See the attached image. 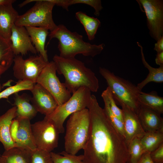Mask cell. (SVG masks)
Listing matches in <instances>:
<instances>
[{"instance_id": "6da1fadb", "label": "cell", "mask_w": 163, "mask_h": 163, "mask_svg": "<svg viewBox=\"0 0 163 163\" xmlns=\"http://www.w3.org/2000/svg\"><path fill=\"white\" fill-rule=\"evenodd\" d=\"M88 108L90 128L83 149L84 163H127L129 154L125 138L109 121L94 95Z\"/></svg>"}, {"instance_id": "7a4b0ae2", "label": "cell", "mask_w": 163, "mask_h": 163, "mask_svg": "<svg viewBox=\"0 0 163 163\" xmlns=\"http://www.w3.org/2000/svg\"><path fill=\"white\" fill-rule=\"evenodd\" d=\"M56 72L62 75L64 83L72 94L81 88L96 92L99 88V81L94 72L86 67L84 62L75 58H65L57 55L53 58Z\"/></svg>"}, {"instance_id": "3957f363", "label": "cell", "mask_w": 163, "mask_h": 163, "mask_svg": "<svg viewBox=\"0 0 163 163\" xmlns=\"http://www.w3.org/2000/svg\"><path fill=\"white\" fill-rule=\"evenodd\" d=\"M48 35L49 42L53 38L58 40L59 56L65 58H75L78 54L94 57L100 54L105 46L104 43L92 44L85 41L82 35L71 31L62 24L57 25Z\"/></svg>"}, {"instance_id": "277c9868", "label": "cell", "mask_w": 163, "mask_h": 163, "mask_svg": "<svg viewBox=\"0 0 163 163\" xmlns=\"http://www.w3.org/2000/svg\"><path fill=\"white\" fill-rule=\"evenodd\" d=\"M90 128V118L88 108L71 115L66 125L65 151L75 155L83 149L89 138Z\"/></svg>"}, {"instance_id": "5b68a950", "label": "cell", "mask_w": 163, "mask_h": 163, "mask_svg": "<svg viewBox=\"0 0 163 163\" xmlns=\"http://www.w3.org/2000/svg\"><path fill=\"white\" fill-rule=\"evenodd\" d=\"M99 72L105 79L117 104L124 105L136 113L140 106L138 95L142 91L130 82L106 68L100 67Z\"/></svg>"}, {"instance_id": "8992f818", "label": "cell", "mask_w": 163, "mask_h": 163, "mask_svg": "<svg viewBox=\"0 0 163 163\" xmlns=\"http://www.w3.org/2000/svg\"><path fill=\"white\" fill-rule=\"evenodd\" d=\"M35 2L34 5L25 13L19 15L15 24L19 26L43 27L52 31L57 27L53 19L52 11L55 4L52 0H27L19 5L21 8Z\"/></svg>"}, {"instance_id": "52a82bcc", "label": "cell", "mask_w": 163, "mask_h": 163, "mask_svg": "<svg viewBox=\"0 0 163 163\" xmlns=\"http://www.w3.org/2000/svg\"><path fill=\"white\" fill-rule=\"evenodd\" d=\"M91 91L88 88H81L72 94L66 102L58 105L50 114L44 118L52 122L60 133L64 132L63 123L66 119L72 114L87 108L89 104Z\"/></svg>"}, {"instance_id": "ba28073f", "label": "cell", "mask_w": 163, "mask_h": 163, "mask_svg": "<svg viewBox=\"0 0 163 163\" xmlns=\"http://www.w3.org/2000/svg\"><path fill=\"white\" fill-rule=\"evenodd\" d=\"M56 72L54 62H49L41 72L36 83L41 85L51 94L58 105H60L68 101L72 95L64 83L60 82Z\"/></svg>"}, {"instance_id": "9c48e42d", "label": "cell", "mask_w": 163, "mask_h": 163, "mask_svg": "<svg viewBox=\"0 0 163 163\" xmlns=\"http://www.w3.org/2000/svg\"><path fill=\"white\" fill-rule=\"evenodd\" d=\"M13 75L18 80H28L34 84L47 63L40 55L31 56L24 59L20 55L15 56Z\"/></svg>"}, {"instance_id": "30bf717a", "label": "cell", "mask_w": 163, "mask_h": 163, "mask_svg": "<svg viewBox=\"0 0 163 163\" xmlns=\"http://www.w3.org/2000/svg\"><path fill=\"white\" fill-rule=\"evenodd\" d=\"M37 148L52 152L58 146V129L51 121L45 118L31 125Z\"/></svg>"}, {"instance_id": "8fae6325", "label": "cell", "mask_w": 163, "mask_h": 163, "mask_svg": "<svg viewBox=\"0 0 163 163\" xmlns=\"http://www.w3.org/2000/svg\"><path fill=\"white\" fill-rule=\"evenodd\" d=\"M147 18L150 36L156 41L163 36V1L136 0Z\"/></svg>"}, {"instance_id": "7c38bea8", "label": "cell", "mask_w": 163, "mask_h": 163, "mask_svg": "<svg viewBox=\"0 0 163 163\" xmlns=\"http://www.w3.org/2000/svg\"><path fill=\"white\" fill-rule=\"evenodd\" d=\"M10 46L14 56L26 55L28 52L37 53L25 27L15 24L11 29L10 38Z\"/></svg>"}, {"instance_id": "4fadbf2b", "label": "cell", "mask_w": 163, "mask_h": 163, "mask_svg": "<svg viewBox=\"0 0 163 163\" xmlns=\"http://www.w3.org/2000/svg\"><path fill=\"white\" fill-rule=\"evenodd\" d=\"M31 91L33 96L30 101L37 112L47 116L52 113L58 106L53 96L39 84H35Z\"/></svg>"}, {"instance_id": "5bb4252c", "label": "cell", "mask_w": 163, "mask_h": 163, "mask_svg": "<svg viewBox=\"0 0 163 163\" xmlns=\"http://www.w3.org/2000/svg\"><path fill=\"white\" fill-rule=\"evenodd\" d=\"M125 138L128 145L135 138H141L146 132L143 129L137 114L127 107L122 105Z\"/></svg>"}, {"instance_id": "9a60e30c", "label": "cell", "mask_w": 163, "mask_h": 163, "mask_svg": "<svg viewBox=\"0 0 163 163\" xmlns=\"http://www.w3.org/2000/svg\"><path fill=\"white\" fill-rule=\"evenodd\" d=\"M12 4L0 6V36L9 42L12 28L19 16Z\"/></svg>"}, {"instance_id": "2e32d148", "label": "cell", "mask_w": 163, "mask_h": 163, "mask_svg": "<svg viewBox=\"0 0 163 163\" xmlns=\"http://www.w3.org/2000/svg\"><path fill=\"white\" fill-rule=\"evenodd\" d=\"M18 120L19 121V126L15 142L16 147L30 152L34 150L37 147L32 132L30 120L27 118Z\"/></svg>"}, {"instance_id": "e0dca14e", "label": "cell", "mask_w": 163, "mask_h": 163, "mask_svg": "<svg viewBox=\"0 0 163 163\" xmlns=\"http://www.w3.org/2000/svg\"><path fill=\"white\" fill-rule=\"evenodd\" d=\"M136 114L141 126L146 132L155 131L163 128V119L161 114L140 105Z\"/></svg>"}, {"instance_id": "ac0fdd59", "label": "cell", "mask_w": 163, "mask_h": 163, "mask_svg": "<svg viewBox=\"0 0 163 163\" xmlns=\"http://www.w3.org/2000/svg\"><path fill=\"white\" fill-rule=\"evenodd\" d=\"M16 107L14 106L0 116V142L5 150L16 147L10 133V127L13 119L16 117Z\"/></svg>"}, {"instance_id": "d6986e66", "label": "cell", "mask_w": 163, "mask_h": 163, "mask_svg": "<svg viewBox=\"0 0 163 163\" xmlns=\"http://www.w3.org/2000/svg\"><path fill=\"white\" fill-rule=\"evenodd\" d=\"M37 53H40L44 60L49 62L47 51L45 44L49 30L45 28L30 26L25 27Z\"/></svg>"}, {"instance_id": "ffe728a7", "label": "cell", "mask_w": 163, "mask_h": 163, "mask_svg": "<svg viewBox=\"0 0 163 163\" xmlns=\"http://www.w3.org/2000/svg\"><path fill=\"white\" fill-rule=\"evenodd\" d=\"M14 105L17 108L16 119L27 118L30 120L36 115L37 111L30 101V98L26 94H14Z\"/></svg>"}, {"instance_id": "44dd1931", "label": "cell", "mask_w": 163, "mask_h": 163, "mask_svg": "<svg viewBox=\"0 0 163 163\" xmlns=\"http://www.w3.org/2000/svg\"><path fill=\"white\" fill-rule=\"evenodd\" d=\"M31 152L16 147L5 150L1 156L0 163H31Z\"/></svg>"}, {"instance_id": "7402d4cb", "label": "cell", "mask_w": 163, "mask_h": 163, "mask_svg": "<svg viewBox=\"0 0 163 163\" xmlns=\"http://www.w3.org/2000/svg\"><path fill=\"white\" fill-rule=\"evenodd\" d=\"M137 43L140 48L142 62L144 66L148 69L149 72L146 78L138 84L136 86L138 88L142 91L143 88L149 82H154L161 83L163 82V66L155 68L150 66L145 59L142 46L139 42H137Z\"/></svg>"}, {"instance_id": "603a6c76", "label": "cell", "mask_w": 163, "mask_h": 163, "mask_svg": "<svg viewBox=\"0 0 163 163\" xmlns=\"http://www.w3.org/2000/svg\"><path fill=\"white\" fill-rule=\"evenodd\" d=\"M140 105L152 110L160 114L163 113V97L153 91L149 93L141 91L138 95Z\"/></svg>"}, {"instance_id": "cb8c5ba5", "label": "cell", "mask_w": 163, "mask_h": 163, "mask_svg": "<svg viewBox=\"0 0 163 163\" xmlns=\"http://www.w3.org/2000/svg\"><path fill=\"white\" fill-rule=\"evenodd\" d=\"M140 142L143 154L151 152L163 143V128L146 132L140 139Z\"/></svg>"}, {"instance_id": "d4e9b609", "label": "cell", "mask_w": 163, "mask_h": 163, "mask_svg": "<svg viewBox=\"0 0 163 163\" xmlns=\"http://www.w3.org/2000/svg\"><path fill=\"white\" fill-rule=\"evenodd\" d=\"M75 17L83 25L88 40H94L101 25L100 20L97 18L90 17L81 11L76 12Z\"/></svg>"}, {"instance_id": "484cf974", "label": "cell", "mask_w": 163, "mask_h": 163, "mask_svg": "<svg viewBox=\"0 0 163 163\" xmlns=\"http://www.w3.org/2000/svg\"><path fill=\"white\" fill-rule=\"evenodd\" d=\"M8 42L0 36V78L11 67L14 56Z\"/></svg>"}, {"instance_id": "4316f807", "label": "cell", "mask_w": 163, "mask_h": 163, "mask_svg": "<svg viewBox=\"0 0 163 163\" xmlns=\"http://www.w3.org/2000/svg\"><path fill=\"white\" fill-rule=\"evenodd\" d=\"M34 84L28 80H18L15 85L9 87L0 92V99L7 98L11 95L23 90H29L31 91Z\"/></svg>"}, {"instance_id": "83f0119b", "label": "cell", "mask_w": 163, "mask_h": 163, "mask_svg": "<svg viewBox=\"0 0 163 163\" xmlns=\"http://www.w3.org/2000/svg\"><path fill=\"white\" fill-rule=\"evenodd\" d=\"M51 152L50 155L53 163H84L83 155H76L63 151L59 153Z\"/></svg>"}, {"instance_id": "f1b7e54d", "label": "cell", "mask_w": 163, "mask_h": 163, "mask_svg": "<svg viewBox=\"0 0 163 163\" xmlns=\"http://www.w3.org/2000/svg\"><path fill=\"white\" fill-rule=\"evenodd\" d=\"M104 104L103 109L108 120L113 126L125 138V132L123 122L119 120L112 112L109 106L107 98L104 96L101 95Z\"/></svg>"}, {"instance_id": "f546056e", "label": "cell", "mask_w": 163, "mask_h": 163, "mask_svg": "<svg viewBox=\"0 0 163 163\" xmlns=\"http://www.w3.org/2000/svg\"><path fill=\"white\" fill-rule=\"evenodd\" d=\"M140 139L136 138L133 139L128 145L129 154V162L136 163L139 160L143 154Z\"/></svg>"}, {"instance_id": "4dcf8cb0", "label": "cell", "mask_w": 163, "mask_h": 163, "mask_svg": "<svg viewBox=\"0 0 163 163\" xmlns=\"http://www.w3.org/2000/svg\"><path fill=\"white\" fill-rule=\"evenodd\" d=\"M31 163H53L50 152L37 148L31 152Z\"/></svg>"}, {"instance_id": "1f68e13d", "label": "cell", "mask_w": 163, "mask_h": 163, "mask_svg": "<svg viewBox=\"0 0 163 163\" xmlns=\"http://www.w3.org/2000/svg\"><path fill=\"white\" fill-rule=\"evenodd\" d=\"M101 95L104 96L107 99L109 107L113 113L123 122V113L122 109L119 108L113 98L111 91L107 87L102 93Z\"/></svg>"}, {"instance_id": "d6a6232c", "label": "cell", "mask_w": 163, "mask_h": 163, "mask_svg": "<svg viewBox=\"0 0 163 163\" xmlns=\"http://www.w3.org/2000/svg\"><path fill=\"white\" fill-rule=\"evenodd\" d=\"M77 4H83L89 5L94 10V14L99 16L100 11L103 8L101 2L100 0H69L68 5H70Z\"/></svg>"}, {"instance_id": "836d02e7", "label": "cell", "mask_w": 163, "mask_h": 163, "mask_svg": "<svg viewBox=\"0 0 163 163\" xmlns=\"http://www.w3.org/2000/svg\"><path fill=\"white\" fill-rule=\"evenodd\" d=\"M150 157L154 163H163V143L150 152Z\"/></svg>"}, {"instance_id": "e575fe53", "label": "cell", "mask_w": 163, "mask_h": 163, "mask_svg": "<svg viewBox=\"0 0 163 163\" xmlns=\"http://www.w3.org/2000/svg\"><path fill=\"white\" fill-rule=\"evenodd\" d=\"M19 126V121L18 119H16L12 120L10 125L9 130L11 138L14 143L16 139Z\"/></svg>"}, {"instance_id": "d590c367", "label": "cell", "mask_w": 163, "mask_h": 163, "mask_svg": "<svg viewBox=\"0 0 163 163\" xmlns=\"http://www.w3.org/2000/svg\"><path fill=\"white\" fill-rule=\"evenodd\" d=\"M127 163H130L128 162ZM136 163H154L150 157V152L143 153L139 160Z\"/></svg>"}, {"instance_id": "8d00e7d4", "label": "cell", "mask_w": 163, "mask_h": 163, "mask_svg": "<svg viewBox=\"0 0 163 163\" xmlns=\"http://www.w3.org/2000/svg\"><path fill=\"white\" fill-rule=\"evenodd\" d=\"M154 50L156 51L157 53L163 51V36L155 43Z\"/></svg>"}, {"instance_id": "74e56055", "label": "cell", "mask_w": 163, "mask_h": 163, "mask_svg": "<svg viewBox=\"0 0 163 163\" xmlns=\"http://www.w3.org/2000/svg\"><path fill=\"white\" fill-rule=\"evenodd\" d=\"M156 64L159 66H163V51L157 53L155 59Z\"/></svg>"}, {"instance_id": "f35d334b", "label": "cell", "mask_w": 163, "mask_h": 163, "mask_svg": "<svg viewBox=\"0 0 163 163\" xmlns=\"http://www.w3.org/2000/svg\"><path fill=\"white\" fill-rule=\"evenodd\" d=\"M16 1L15 0H0V6L9 4H13Z\"/></svg>"}, {"instance_id": "ab89813d", "label": "cell", "mask_w": 163, "mask_h": 163, "mask_svg": "<svg viewBox=\"0 0 163 163\" xmlns=\"http://www.w3.org/2000/svg\"><path fill=\"white\" fill-rule=\"evenodd\" d=\"M2 88V86L1 85V84L0 83V92L1 91Z\"/></svg>"}, {"instance_id": "60d3db41", "label": "cell", "mask_w": 163, "mask_h": 163, "mask_svg": "<svg viewBox=\"0 0 163 163\" xmlns=\"http://www.w3.org/2000/svg\"><path fill=\"white\" fill-rule=\"evenodd\" d=\"M0 158H1V156H0Z\"/></svg>"}]
</instances>
